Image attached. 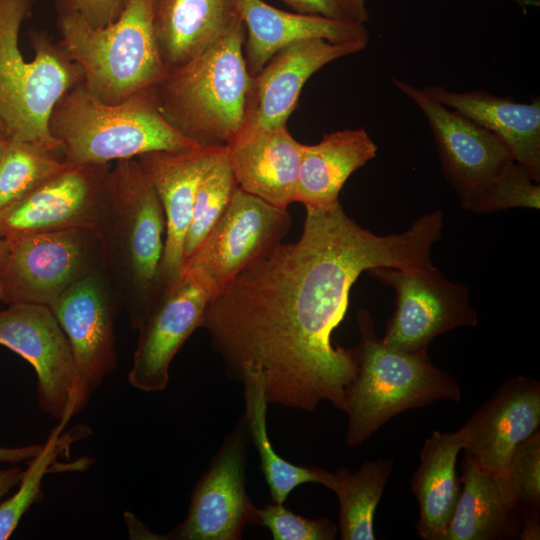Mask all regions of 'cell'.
Instances as JSON below:
<instances>
[{
    "mask_svg": "<svg viewBox=\"0 0 540 540\" xmlns=\"http://www.w3.org/2000/svg\"><path fill=\"white\" fill-rule=\"evenodd\" d=\"M239 4L245 27L243 55L251 76H256L279 49L297 41L319 38L334 43L369 42L364 24L288 12L263 0H239Z\"/></svg>",
    "mask_w": 540,
    "mask_h": 540,
    "instance_id": "cell-23",
    "label": "cell"
},
{
    "mask_svg": "<svg viewBox=\"0 0 540 540\" xmlns=\"http://www.w3.org/2000/svg\"><path fill=\"white\" fill-rule=\"evenodd\" d=\"M294 12L338 22L364 24L369 20L366 0H281Z\"/></svg>",
    "mask_w": 540,
    "mask_h": 540,
    "instance_id": "cell-34",
    "label": "cell"
},
{
    "mask_svg": "<svg viewBox=\"0 0 540 540\" xmlns=\"http://www.w3.org/2000/svg\"><path fill=\"white\" fill-rule=\"evenodd\" d=\"M237 187L226 147L198 185L184 241V262L198 250L217 224Z\"/></svg>",
    "mask_w": 540,
    "mask_h": 540,
    "instance_id": "cell-30",
    "label": "cell"
},
{
    "mask_svg": "<svg viewBox=\"0 0 540 540\" xmlns=\"http://www.w3.org/2000/svg\"><path fill=\"white\" fill-rule=\"evenodd\" d=\"M58 13H76L90 26L101 28L120 13L122 0H57Z\"/></svg>",
    "mask_w": 540,
    "mask_h": 540,
    "instance_id": "cell-35",
    "label": "cell"
},
{
    "mask_svg": "<svg viewBox=\"0 0 540 540\" xmlns=\"http://www.w3.org/2000/svg\"><path fill=\"white\" fill-rule=\"evenodd\" d=\"M34 0H0V120L8 135L51 152L60 145L49 121L60 99L83 80L82 71L45 31H32L34 58L19 48L21 25Z\"/></svg>",
    "mask_w": 540,
    "mask_h": 540,
    "instance_id": "cell-6",
    "label": "cell"
},
{
    "mask_svg": "<svg viewBox=\"0 0 540 540\" xmlns=\"http://www.w3.org/2000/svg\"><path fill=\"white\" fill-rule=\"evenodd\" d=\"M462 449L459 430H434L424 440L420 464L411 478V490L419 504L416 529L423 540H445L461 491L456 463Z\"/></svg>",
    "mask_w": 540,
    "mask_h": 540,
    "instance_id": "cell-26",
    "label": "cell"
},
{
    "mask_svg": "<svg viewBox=\"0 0 540 540\" xmlns=\"http://www.w3.org/2000/svg\"><path fill=\"white\" fill-rule=\"evenodd\" d=\"M43 444H32L22 447H0V462L16 464L35 457Z\"/></svg>",
    "mask_w": 540,
    "mask_h": 540,
    "instance_id": "cell-36",
    "label": "cell"
},
{
    "mask_svg": "<svg viewBox=\"0 0 540 540\" xmlns=\"http://www.w3.org/2000/svg\"><path fill=\"white\" fill-rule=\"evenodd\" d=\"M357 322L360 340L353 348L356 372L346 393L348 447L364 443L405 410L461 399L459 382L435 366L427 351L404 352L389 347L376 335L373 318L366 309L358 310Z\"/></svg>",
    "mask_w": 540,
    "mask_h": 540,
    "instance_id": "cell-4",
    "label": "cell"
},
{
    "mask_svg": "<svg viewBox=\"0 0 540 540\" xmlns=\"http://www.w3.org/2000/svg\"><path fill=\"white\" fill-rule=\"evenodd\" d=\"M152 22L169 74L223 40L243 20L239 0H153Z\"/></svg>",
    "mask_w": 540,
    "mask_h": 540,
    "instance_id": "cell-21",
    "label": "cell"
},
{
    "mask_svg": "<svg viewBox=\"0 0 540 540\" xmlns=\"http://www.w3.org/2000/svg\"><path fill=\"white\" fill-rule=\"evenodd\" d=\"M0 346L9 348L33 367L38 403L49 416L67 424L85 407L91 392L49 307L11 303L0 310Z\"/></svg>",
    "mask_w": 540,
    "mask_h": 540,
    "instance_id": "cell-10",
    "label": "cell"
},
{
    "mask_svg": "<svg viewBox=\"0 0 540 540\" xmlns=\"http://www.w3.org/2000/svg\"><path fill=\"white\" fill-rule=\"evenodd\" d=\"M462 487L445 540H506L519 538L522 512L503 477L483 471L465 453Z\"/></svg>",
    "mask_w": 540,
    "mask_h": 540,
    "instance_id": "cell-24",
    "label": "cell"
},
{
    "mask_svg": "<svg viewBox=\"0 0 540 540\" xmlns=\"http://www.w3.org/2000/svg\"><path fill=\"white\" fill-rule=\"evenodd\" d=\"M70 166L54 152L8 135L0 166V213Z\"/></svg>",
    "mask_w": 540,
    "mask_h": 540,
    "instance_id": "cell-29",
    "label": "cell"
},
{
    "mask_svg": "<svg viewBox=\"0 0 540 540\" xmlns=\"http://www.w3.org/2000/svg\"><path fill=\"white\" fill-rule=\"evenodd\" d=\"M109 164L71 165L0 213V236L90 228L102 215Z\"/></svg>",
    "mask_w": 540,
    "mask_h": 540,
    "instance_id": "cell-15",
    "label": "cell"
},
{
    "mask_svg": "<svg viewBox=\"0 0 540 540\" xmlns=\"http://www.w3.org/2000/svg\"><path fill=\"white\" fill-rule=\"evenodd\" d=\"M377 150L364 128L334 131L317 144H303L296 202L315 209L336 205L347 179L375 158Z\"/></svg>",
    "mask_w": 540,
    "mask_h": 540,
    "instance_id": "cell-25",
    "label": "cell"
},
{
    "mask_svg": "<svg viewBox=\"0 0 540 540\" xmlns=\"http://www.w3.org/2000/svg\"><path fill=\"white\" fill-rule=\"evenodd\" d=\"M367 272L395 290V311L382 338L393 349L427 351L438 335L478 323L468 288L449 281L434 266L414 270L378 267Z\"/></svg>",
    "mask_w": 540,
    "mask_h": 540,
    "instance_id": "cell-11",
    "label": "cell"
},
{
    "mask_svg": "<svg viewBox=\"0 0 540 540\" xmlns=\"http://www.w3.org/2000/svg\"><path fill=\"white\" fill-rule=\"evenodd\" d=\"M7 138H8V134L5 130V127L2 121L0 120V166H1L2 158L4 154Z\"/></svg>",
    "mask_w": 540,
    "mask_h": 540,
    "instance_id": "cell-39",
    "label": "cell"
},
{
    "mask_svg": "<svg viewBox=\"0 0 540 540\" xmlns=\"http://www.w3.org/2000/svg\"><path fill=\"white\" fill-rule=\"evenodd\" d=\"M23 472L17 466L0 469V500L12 487L20 482Z\"/></svg>",
    "mask_w": 540,
    "mask_h": 540,
    "instance_id": "cell-38",
    "label": "cell"
},
{
    "mask_svg": "<svg viewBox=\"0 0 540 540\" xmlns=\"http://www.w3.org/2000/svg\"><path fill=\"white\" fill-rule=\"evenodd\" d=\"M392 459L364 461L355 472L339 467L325 470L321 485L339 500V530L342 540H374L376 508L392 473Z\"/></svg>",
    "mask_w": 540,
    "mask_h": 540,
    "instance_id": "cell-27",
    "label": "cell"
},
{
    "mask_svg": "<svg viewBox=\"0 0 540 540\" xmlns=\"http://www.w3.org/2000/svg\"><path fill=\"white\" fill-rule=\"evenodd\" d=\"M539 510H527L522 513V527L519 538L538 540L540 537Z\"/></svg>",
    "mask_w": 540,
    "mask_h": 540,
    "instance_id": "cell-37",
    "label": "cell"
},
{
    "mask_svg": "<svg viewBox=\"0 0 540 540\" xmlns=\"http://www.w3.org/2000/svg\"><path fill=\"white\" fill-rule=\"evenodd\" d=\"M242 23L154 86L166 121L197 146L226 148L246 125L254 76L246 68Z\"/></svg>",
    "mask_w": 540,
    "mask_h": 540,
    "instance_id": "cell-3",
    "label": "cell"
},
{
    "mask_svg": "<svg viewBox=\"0 0 540 540\" xmlns=\"http://www.w3.org/2000/svg\"><path fill=\"white\" fill-rule=\"evenodd\" d=\"M224 149L197 146L179 151H154L136 157L165 217L161 265L164 292L178 281L183 271L184 241L198 185Z\"/></svg>",
    "mask_w": 540,
    "mask_h": 540,
    "instance_id": "cell-18",
    "label": "cell"
},
{
    "mask_svg": "<svg viewBox=\"0 0 540 540\" xmlns=\"http://www.w3.org/2000/svg\"><path fill=\"white\" fill-rule=\"evenodd\" d=\"M440 226L424 214L402 232L380 236L350 218L340 203L306 208L296 242L278 244L208 301L201 327L229 379L246 371L265 379L269 404L313 411L323 401L346 411L354 379L353 348L334 346L352 285L378 267L433 266Z\"/></svg>",
    "mask_w": 540,
    "mask_h": 540,
    "instance_id": "cell-1",
    "label": "cell"
},
{
    "mask_svg": "<svg viewBox=\"0 0 540 540\" xmlns=\"http://www.w3.org/2000/svg\"><path fill=\"white\" fill-rule=\"evenodd\" d=\"M368 42L297 41L279 49L254 76L246 125H286L307 80L326 64L364 50ZM245 125V126H246Z\"/></svg>",
    "mask_w": 540,
    "mask_h": 540,
    "instance_id": "cell-19",
    "label": "cell"
},
{
    "mask_svg": "<svg viewBox=\"0 0 540 540\" xmlns=\"http://www.w3.org/2000/svg\"><path fill=\"white\" fill-rule=\"evenodd\" d=\"M7 241L3 237L0 236V261L4 257L7 251ZM0 301L5 302V296L2 291L1 285H0Z\"/></svg>",
    "mask_w": 540,
    "mask_h": 540,
    "instance_id": "cell-40",
    "label": "cell"
},
{
    "mask_svg": "<svg viewBox=\"0 0 540 540\" xmlns=\"http://www.w3.org/2000/svg\"><path fill=\"white\" fill-rule=\"evenodd\" d=\"M302 147L286 125H246L227 153L242 190L287 209L296 202Z\"/></svg>",
    "mask_w": 540,
    "mask_h": 540,
    "instance_id": "cell-20",
    "label": "cell"
},
{
    "mask_svg": "<svg viewBox=\"0 0 540 540\" xmlns=\"http://www.w3.org/2000/svg\"><path fill=\"white\" fill-rule=\"evenodd\" d=\"M258 525L266 527L274 540H334L338 528L329 518L310 519L272 502L257 508Z\"/></svg>",
    "mask_w": 540,
    "mask_h": 540,
    "instance_id": "cell-33",
    "label": "cell"
},
{
    "mask_svg": "<svg viewBox=\"0 0 540 540\" xmlns=\"http://www.w3.org/2000/svg\"><path fill=\"white\" fill-rule=\"evenodd\" d=\"M212 295L197 273L183 269L178 281L162 294L138 329L128 373L132 387L143 392H161L166 388L170 364L185 341L201 327Z\"/></svg>",
    "mask_w": 540,
    "mask_h": 540,
    "instance_id": "cell-14",
    "label": "cell"
},
{
    "mask_svg": "<svg viewBox=\"0 0 540 540\" xmlns=\"http://www.w3.org/2000/svg\"><path fill=\"white\" fill-rule=\"evenodd\" d=\"M165 228L161 203L136 158L117 161L95 232L103 272L136 330L164 293Z\"/></svg>",
    "mask_w": 540,
    "mask_h": 540,
    "instance_id": "cell-2",
    "label": "cell"
},
{
    "mask_svg": "<svg viewBox=\"0 0 540 540\" xmlns=\"http://www.w3.org/2000/svg\"><path fill=\"white\" fill-rule=\"evenodd\" d=\"M393 85L417 105L431 129L447 181L463 208L492 213L509 208L524 166L493 133L398 78Z\"/></svg>",
    "mask_w": 540,
    "mask_h": 540,
    "instance_id": "cell-8",
    "label": "cell"
},
{
    "mask_svg": "<svg viewBox=\"0 0 540 540\" xmlns=\"http://www.w3.org/2000/svg\"><path fill=\"white\" fill-rule=\"evenodd\" d=\"M540 426V383L516 376L502 383L458 430L463 449L485 472L504 476L516 447Z\"/></svg>",
    "mask_w": 540,
    "mask_h": 540,
    "instance_id": "cell-17",
    "label": "cell"
},
{
    "mask_svg": "<svg viewBox=\"0 0 540 540\" xmlns=\"http://www.w3.org/2000/svg\"><path fill=\"white\" fill-rule=\"evenodd\" d=\"M153 0H122L117 18L95 28L76 13H58L60 45L82 71L84 87L114 104L151 88L167 72L152 22Z\"/></svg>",
    "mask_w": 540,
    "mask_h": 540,
    "instance_id": "cell-7",
    "label": "cell"
},
{
    "mask_svg": "<svg viewBox=\"0 0 540 540\" xmlns=\"http://www.w3.org/2000/svg\"><path fill=\"white\" fill-rule=\"evenodd\" d=\"M66 424L59 425L51 432L41 451L29 460L27 469L19 482L18 490L0 503V540L8 539L17 528L29 508L42 499V480L52 472L57 456L69 444L70 439L62 433Z\"/></svg>",
    "mask_w": 540,
    "mask_h": 540,
    "instance_id": "cell-31",
    "label": "cell"
},
{
    "mask_svg": "<svg viewBox=\"0 0 540 540\" xmlns=\"http://www.w3.org/2000/svg\"><path fill=\"white\" fill-rule=\"evenodd\" d=\"M504 483L521 512L540 508V429L514 450Z\"/></svg>",
    "mask_w": 540,
    "mask_h": 540,
    "instance_id": "cell-32",
    "label": "cell"
},
{
    "mask_svg": "<svg viewBox=\"0 0 540 540\" xmlns=\"http://www.w3.org/2000/svg\"><path fill=\"white\" fill-rule=\"evenodd\" d=\"M290 226L287 209L238 186L225 212L183 269L197 273L214 295L280 244Z\"/></svg>",
    "mask_w": 540,
    "mask_h": 540,
    "instance_id": "cell-13",
    "label": "cell"
},
{
    "mask_svg": "<svg viewBox=\"0 0 540 540\" xmlns=\"http://www.w3.org/2000/svg\"><path fill=\"white\" fill-rule=\"evenodd\" d=\"M514 1L515 3H517L518 5H520L522 8L525 9V0H512Z\"/></svg>",
    "mask_w": 540,
    "mask_h": 540,
    "instance_id": "cell-41",
    "label": "cell"
},
{
    "mask_svg": "<svg viewBox=\"0 0 540 540\" xmlns=\"http://www.w3.org/2000/svg\"><path fill=\"white\" fill-rule=\"evenodd\" d=\"M66 335L78 372L92 393L117 368L115 320L119 303L104 272L86 276L50 307Z\"/></svg>",
    "mask_w": 540,
    "mask_h": 540,
    "instance_id": "cell-16",
    "label": "cell"
},
{
    "mask_svg": "<svg viewBox=\"0 0 540 540\" xmlns=\"http://www.w3.org/2000/svg\"><path fill=\"white\" fill-rule=\"evenodd\" d=\"M250 444L242 416L196 482L187 516L164 539L240 540L247 524L258 525L257 507L246 491Z\"/></svg>",
    "mask_w": 540,
    "mask_h": 540,
    "instance_id": "cell-12",
    "label": "cell"
},
{
    "mask_svg": "<svg viewBox=\"0 0 540 540\" xmlns=\"http://www.w3.org/2000/svg\"><path fill=\"white\" fill-rule=\"evenodd\" d=\"M243 383L246 420L251 442L255 445L260 466L269 488L272 502L284 504L291 491L304 483H322L325 469L296 465L283 459L272 447L267 432V402L265 379L256 371L244 372Z\"/></svg>",
    "mask_w": 540,
    "mask_h": 540,
    "instance_id": "cell-28",
    "label": "cell"
},
{
    "mask_svg": "<svg viewBox=\"0 0 540 540\" xmlns=\"http://www.w3.org/2000/svg\"><path fill=\"white\" fill-rule=\"evenodd\" d=\"M6 241L0 285L8 304L50 307L76 282L103 271L100 242L90 228L34 233Z\"/></svg>",
    "mask_w": 540,
    "mask_h": 540,
    "instance_id": "cell-9",
    "label": "cell"
},
{
    "mask_svg": "<svg viewBox=\"0 0 540 540\" xmlns=\"http://www.w3.org/2000/svg\"><path fill=\"white\" fill-rule=\"evenodd\" d=\"M49 129L63 160L71 165L109 164L154 151L197 147L163 117L154 86L110 104L81 82L57 103Z\"/></svg>",
    "mask_w": 540,
    "mask_h": 540,
    "instance_id": "cell-5",
    "label": "cell"
},
{
    "mask_svg": "<svg viewBox=\"0 0 540 540\" xmlns=\"http://www.w3.org/2000/svg\"><path fill=\"white\" fill-rule=\"evenodd\" d=\"M423 92L497 136L513 159L540 181V100L517 102L481 90L457 92L428 85Z\"/></svg>",
    "mask_w": 540,
    "mask_h": 540,
    "instance_id": "cell-22",
    "label": "cell"
}]
</instances>
